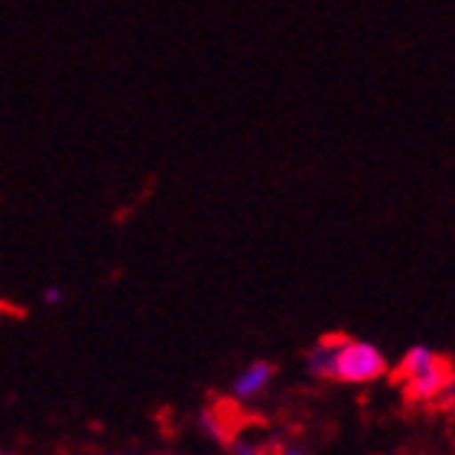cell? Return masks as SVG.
<instances>
[{
  "mask_svg": "<svg viewBox=\"0 0 455 455\" xmlns=\"http://www.w3.org/2000/svg\"><path fill=\"white\" fill-rule=\"evenodd\" d=\"M225 446H228V455H274V449L267 446L264 439L254 436V433H247V429L231 433V439H228Z\"/></svg>",
  "mask_w": 455,
  "mask_h": 455,
  "instance_id": "4",
  "label": "cell"
},
{
  "mask_svg": "<svg viewBox=\"0 0 455 455\" xmlns=\"http://www.w3.org/2000/svg\"><path fill=\"white\" fill-rule=\"evenodd\" d=\"M59 299H62V290H56V286L46 290V303H59Z\"/></svg>",
  "mask_w": 455,
  "mask_h": 455,
  "instance_id": "8",
  "label": "cell"
},
{
  "mask_svg": "<svg viewBox=\"0 0 455 455\" xmlns=\"http://www.w3.org/2000/svg\"><path fill=\"white\" fill-rule=\"evenodd\" d=\"M274 455H309V452H306V449H299V446H276Z\"/></svg>",
  "mask_w": 455,
  "mask_h": 455,
  "instance_id": "7",
  "label": "cell"
},
{
  "mask_svg": "<svg viewBox=\"0 0 455 455\" xmlns=\"http://www.w3.org/2000/svg\"><path fill=\"white\" fill-rule=\"evenodd\" d=\"M117 455H140V452H117Z\"/></svg>",
  "mask_w": 455,
  "mask_h": 455,
  "instance_id": "9",
  "label": "cell"
},
{
  "mask_svg": "<svg viewBox=\"0 0 455 455\" xmlns=\"http://www.w3.org/2000/svg\"><path fill=\"white\" fill-rule=\"evenodd\" d=\"M306 371L315 380H332L348 387L374 384L390 371V361L384 348H378L368 339L355 335H325L306 351Z\"/></svg>",
  "mask_w": 455,
  "mask_h": 455,
  "instance_id": "1",
  "label": "cell"
},
{
  "mask_svg": "<svg viewBox=\"0 0 455 455\" xmlns=\"http://www.w3.org/2000/svg\"><path fill=\"white\" fill-rule=\"evenodd\" d=\"M199 427L205 436H212L215 443H221L225 446L228 439H231V429H228V419L221 417V413H215V410H205L199 417Z\"/></svg>",
  "mask_w": 455,
  "mask_h": 455,
  "instance_id": "5",
  "label": "cell"
},
{
  "mask_svg": "<svg viewBox=\"0 0 455 455\" xmlns=\"http://www.w3.org/2000/svg\"><path fill=\"white\" fill-rule=\"evenodd\" d=\"M400 390L410 403L417 407H439L446 400L449 378H452V364L446 355H439L429 345H413L400 355L397 368H394Z\"/></svg>",
  "mask_w": 455,
  "mask_h": 455,
  "instance_id": "2",
  "label": "cell"
},
{
  "mask_svg": "<svg viewBox=\"0 0 455 455\" xmlns=\"http://www.w3.org/2000/svg\"><path fill=\"white\" fill-rule=\"evenodd\" d=\"M274 380H276L274 364L264 358H254V361H247L244 368H237L228 394H231L235 403H257V400H264L267 394H270Z\"/></svg>",
  "mask_w": 455,
  "mask_h": 455,
  "instance_id": "3",
  "label": "cell"
},
{
  "mask_svg": "<svg viewBox=\"0 0 455 455\" xmlns=\"http://www.w3.org/2000/svg\"><path fill=\"white\" fill-rule=\"evenodd\" d=\"M443 407L455 410V368H452V378H449V387H446V400H443Z\"/></svg>",
  "mask_w": 455,
  "mask_h": 455,
  "instance_id": "6",
  "label": "cell"
},
{
  "mask_svg": "<svg viewBox=\"0 0 455 455\" xmlns=\"http://www.w3.org/2000/svg\"><path fill=\"white\" fill-rule=\"evenodd\" d=\"M0 455H7V452H4V449H0Z\"/></svg>",
  "mask_w": 455,
  "mask_h": 455,
  "instance_id": "10",
  "label": "cell"
}]
</instances>
